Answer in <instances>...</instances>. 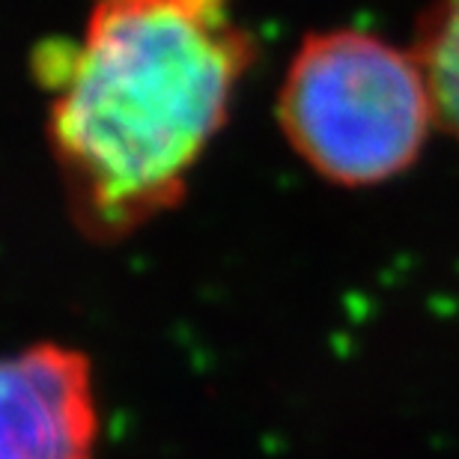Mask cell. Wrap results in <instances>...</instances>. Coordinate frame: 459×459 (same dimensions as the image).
<instances>
[{"instance_id":"obj_1","label":"cell","mask_w":459,"mask_h":459,"mask_svg":"<svg viewBox=\"0 0 459 459\" xmlns=\"http://www.w3.org/2000/svg\"><path fill=\"white\" fill-rule=\"evenodd\" d=\"M254 60L236 0H87L75 36L33 51L75 224L114 242L177 206Z\"/></svg>"},{"instance_id":"obj_2","label":"cell","mask_w":459,"mask_h":459,"mask_svg":"<svg viewBox=\"0 0 459 459\" xmlns=\"http://www.w3.org/2000/svg\"><path fill=\"white\" fill-rule=\"evenodd\" d=\"M278 123L314 173L367 188L406 173L438 119L415 51L364 27H328L290 57Z\"/></svg>"},{"instance_id":"obj_3","label":"cell","mask_w":459,"mask_h":459,"mask_svg":"<svg viewBox=\"0 0 459 459\" xmlns=\"http://www.w3.org/2000/svg\"><path fill=\"white\" fill-rule=\"evenodd\" d=\"M96 436L87 355L60 343L0 355V459H93Z\"/></svg>"},{"instance_id":"obj_4","label":"cell","mask_w":459,"mask_h":459,"mask_svg":"<svg viewBox=\"0 0 459 459\" xmlns=\"http://www.w3.org/2000/svg\"><path fill=\"white\" fill-rule=\"evenodd\" d=\"M411 51L427 75L438 126L459 143V0H433L424 9Z\"/></svg>"}]
</instances>
